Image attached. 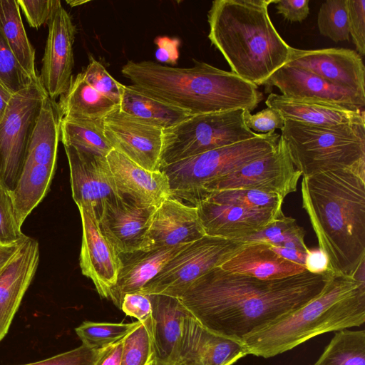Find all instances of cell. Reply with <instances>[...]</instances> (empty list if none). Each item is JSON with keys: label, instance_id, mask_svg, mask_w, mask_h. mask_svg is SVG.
Returning <instances> with one entry per match:
<instances>
[{"label": "cell", "instance_id": "cell-1", "mask_svg": "<svg viewBox=\"0 0 365 365\" xmlns=\"http://www.w3.org/2000/svg\"><path fill=\"white\" fill-rule=\"evenodd\" d=\"M333 272L261 279L216 267L195 280L180 298L210 331L242 342L318 297Z\"/></svg>", "mask_w": 365, "mask_h": 365}, {"label": "cell", "instance_id": "cell-2", "mask_svg": "<svg viewBox=\"0 0 365 365\" xmlns=\"http://www.w3.org/2000/svg\"><path fill=\"white\" fill-rule=\"evenodd\" d=\"M301 192L329 270L355 277L364 269L365 168L303 177Z\"/></svg>", "mask_w": 365, "mask_h": 365}, {"label": "cell", "instance_id": "cell-3", "mask_svg": "<svg viewBox=\"0 0 365 365\" xmlns=\"http://www.w3.org/2000/svg\"><path fill=\"white\" fill-rule=\"evenodd\" d=\"M177 68L128 61L122 74L132 85L191 115L236 109L250 112L263 99L257 86L202 61Z\"/></svg>", "mask_w": 365, "mask_h": 365}, {"label": "cell", "instance_id": "cell-4", "mask_svg": "<svg viewBox=\"0 0 365 365\" xmlns=\"http://www.w3.org/2000/svg\"><path fill=\"white\" fill-rule=\"evenodd\" d=\"M276 0H215L207 13L208 38L231 72L264 85L289 58L292 47L280 36L268 13Z\"/></svg>", "mask_w": 365, "mask_h": 365}, {"label": "cell", "instance_id": "cell-5", "mask_svg": "<svg viewBox=\"0 0 365 365\" xmlns=\"http://www.w3.org/2000/svg\"><path fill=\"white\" fill-rule=\"evenodd\" d=\"M365 322V281L333 272L324 291L282 319L246 336L248 354L270 358L322 334Z\"/></svg>", "mask_w": 365, "mask_h": 365}, {"label": "cell", "instance_id": "cell-6", "mask_svg": "<svg viewBox=\"0 0 365 365\" xmlns=\"http://www.w3.org/2000/svg\"><path fill=\"white\" fill-rule=\"evenodd\" d=\"M281 131L303 177L365 168V123L320 126L285 120Z\"/></svg>", "mask_w": 365, "mask_h": 365}, {"label": "cell", "instance_id": "cell-7", "mask_svg": "<svg viewBox=\"0 0 365 365\" xmlns=\"http://www.w3.org/2000/svg\"><path fill=\"white\" fill-rule=\"evenodd\" d=\"M278 133L259 134L250 140L197 154L161 167L171 196L191 205L207 182L272 151Z\"/></svg>", "mask_w": 365, "mask_h": 365}, {"label": "cell", "instance_id": "cell-8", "mask_svg": "<svg viewBox=\"0 0 365 365\" xmlns=\"http://www.w3.org/2000/svg\"><path fill=\"white\" fill-rule=\"evenodd\" d=\"M245 109L197 114L165 130L160 168L211 150L252 139L259 134L245 123Z\"/></svg>", "mask_w": 365, "mask_h": 365}, {"label": "cell", "instance_id": "cell-9", "mask_svg": "<svg viewBox=\"0 0 365 365\" xmlns=\"http://www.w3.org/2000/svg\"><path fill=\"white\" fill-rule=\"evenodd\" d=\"M242 242L205 235L179 252L138 292L180 298L188 287L237 252Z\"/></svg>", "mask_w": 365, "mask_h": 365}, {"label": "cell", "instance_id": "cell-10", "mask_svg": "<svg viewBox=\"0 0 365 365\" xmlns=\"http://www.w3.org/2000/svg\"><path fill=\"white\" fill-rule=\"evenodd\" d=\"M46 93L39 79L15 93L0 120V182L15 189Z\"/></svg>", "mask_w": 365, "mask_h": 365}, {"label": "cell", "instance_id": "cell-11", "mask_svg": "<svg viewBox=\"0 0 365 365\" xmlns=\"http://www.w3.org/2000/svg\"><path fill=\"white\" fill-rule=\"evenodd\" d=\"M302 175L280 135L270 153L206 183L191 205L204 192L233 189H256L278 194L284 199L296 191Z\"/></svg>", "mask_w": 365, "mask_h": 365}, {"label": "cell", "instance_id": "cell-12", "mask_svg": "<svg viewBox=\"0 0 365 365\" xmlns=\"http://www.w3.org/2000/svg\"><path fill=\"white\" fill-rule=\"evenodd\" d=\"M47 25L48 32L38 79L47 96L56 101L67 91L73 79L76 29L61 3L53 11Z\"/></svg>", "mask_w": 365, "mask_h": 365}, {"label": "cell", "instance_id": "cell-13", "mask_svg": "<svg viewBox=\"0 0 365 365\" xmlns=\"http://www.w3.org/2000/svg\"><path fill=\"white\" fill-rule=\"evenodd\" d=\"M103 126L105 136L114 150L146 170H160L164 130L119 108L104 118Z\"/></svg>", "mask_w": 365, "mask_h": 365}, {"label": "cell", "instance_id": "cell-14", "mask_svg": "<svg viewBox=\"0 0 365 365\" xmlns=\"http://www.w3.org/2000/svg\"><path fill=\"white\" fill-rule=\"evenodd\" d=\"M82 223L79 257L82 274L91 279L99 295L109 299L121 263L115 247L102 232L96 213L91 206L78 205Z\"/></svg>", "mask_w": 365, "mask_h": 365}, {"label": "cell", "instance_id": "cell-15", "mask_svg": "<svg viewBox=\"0 0 365 365\" xmlns=\"http://www.w3.org/2000/svg\"><path fill=\"white\" fill-rule=\"evenodd\" d=\"M248 351L242 342L217 334L190 313L171 361L175 365H232Z\"/></svg>", "mask_w": 365, "mask_h": 365}, {"label": "cell", "instance_id": "cell-16", "mask_svg": "<svg viewBox=\"0 0 365 365\" xmlns=\"http://www.w3.org/2000/svg\"><path fill=\"white\" fill-rule=\"evenodd\" d=\"M68 161L72 197L78 205L92 207L98 217L103 205L123 196L106 157L63 145Z\"/></svg>", "mask_w": 365, "mask_h": 365}, {"label": "cell", "instance_id": "cell-17", "mask_svg": "<svg viewBox=\"0 0 365 365\" xmlns=\"http://www.w3.org/2000/svg\"><path fill=\"white\" fill-rule=\"evenodd\" d=\"M327 82L365 97V67L361 56L343 48L302 50L292 47L287 63Z\"/></svg>", "mask_w": 365, "mask_h": 365}, {"label": "cell", "instance_id": "cell-18", "mask_svg": "<svg viewBox=\"0 0 365 365\" xmlns=\"http://www.w3.org/2000/svg\"><path fill=\"white\" fill-rule=\"evenodd\" d=\"M205 235L197 207L170 196L154 211L140 250L184 245Z\"/></svg>", "mask_w": 365, "mask_h": 365}, {"label": "cell", "instance_id": "cell-19", "mask_svg": "<svg viewBox=\"0 0 365 365\" xmlns=\"http://www.w3.org/2000/svg\"><path fill=\"white\" fill-rule=\"evenodd\" d=\"M156 207L123 195L106 202L98 215L100 228L119 254L140 250Z\"/></svg>", "mask_w": 365, "mask_h": 365}, {"label": "cell", "instance_id": "cell-20", "mask_svg": "<svg viewBox=\"0 0 365 365\" xmlns=\"http://www.w3.org/2000/svg\"><path fill=\"white\" fill-rule=\"evenodd\" d=\"M266 91L274 86L282 96L338 105L351 110H363L365 97L336 86L314 73L297 66L284 65L264 84Z\"/></svg>", "mask_w": 365, "mask_h": 365}, {"label": "cell", "instance_id": "cell-21", "mask_svg": "<svg viewBox=\"0 0 365 365\" xmlns=\"http://www.w3.org/2000/svg\"><path fill=\"white\" fill-rule=\"evenodd\" d=\"M206 235L231 240L256 233L282 216V211L252 210L205 200L194 204Z\"/></svg>", "mask_w": 365, "mask_h": 365}, {"label": "cell", "instance_id": "cell-22", "mask_svg": "<svg viewBox=\"0 0 365 365\" xmlns=\"http://www.w3.org/2000/svg\"><path fill=\"white\" fill-rule=\"evenodd\" d=\"M39 255L38 242L28 237L0 274V341L36 274Z\"/></svg>", "mask_w": 365, "mask_h": 365}, {"label": "cell", "instance_id": "cell-23", "mask_svg": "<svg viewBox=\"0 0 365 365\" xmlns=\"http://www.w3.org/2000/svg\"><path fill=\"white\" fill-rule=\"evenodd\" d=\"M106 158L121 195L156 207L171 196L169 181L163 172L146 170L114 149Z\"/></svg>", "mask_w": 365, "mask_h": 365}, {"label": "cell", "instance_id": "cell-24", "mask_svg": "<svg viewBox=\"0 0 365 365\" xmlns=\"http://www.w3.org/2000/svg\"><path fill=\"white\" fill-rule=\"evenodd\" d=\"M188 245L119 254L121 266L109 299L120 309L125 294L140 292L169 260Z\"/></svg>", "mask_w": 365, "mask_h": 365}, {"label": "cell", "instance_id": "cell-25", "mask_svg": "<svg viewBox=\"0 0 365 365\" xmlns=\"http://www.w3.org/2000/svg\"><path fill=\"white\" fill-rule=\"evenodd\" d=\"M265 104L277 110L284 118L307 124L332 126L344 124L365 123L364 110H351L325 102L299 100L282 95L270 93Z\"/></svg>", "mask_w": 365, "mask_h": 365}, {"label": "cell", "instance_id": "cell-26", "mask_svg": "<svg viewBox=\"0 0 365 365\" xmlns=\"http://www.w3.org/2000/svg\"><path fill=\"white\" fill-rule=\"evenodd\" d=\"M220 267L261 279H282L306 271L304 266L287 260L271 250L269 245L262 242L243 244Z\"/></svg>", "mask_w": 365, "mask_h": 365}, {"label": "cell", "instance_id": "cell-27", "mask_svg": "<svg viewBox=\"0 0 365 365\" xmlns=\"http://www.w3.org/2000/svg\"><path fill=\"white\" fill-rule=\"evenodd\" d=\"M148 295L152 304L151 318L156 359L171 363L184 320L190 312L179 298L164 294Z\"/></svg>", "mask_w": 365, "mask_h": 365}, {"label": "cell", "instance_id": "cell-28", "mask_svg": "<svg viewBox=\"0 0 365 365\" xmlns=\"http://www.w3.org/2000/svg\"><path fill=\"white\" fill-rule=\"evenodd\" d=\"M119 109L123 113L163 130L171 128L191 115L155 98L138 88L120 85Z\"/></svg>", "mask_w": 365, "mask_h": 365}, {"label": "cell", "instance_id": "cell-29", "mask_svg": "<svg viewBox=\"0 0 365 365\" xmlns=\"http://www.w3.org/2000/svg\"><path fill=\"white\" fill-rule=\"evenodd\" d=\"M61 118L58 103L46 95L30 138L24 165H56Z\"/></svg>", "mask_w": 365, "mask_h": 365}, {"label": "cell", "instance_id": "cell-30", "mask_svg": "<svg viewBox=\"0 0 365 365\" xmlns=\"http://www.w3.org/2000/svg\"><path fill=\"white\" fill-rule=\"evenodd\" d=\"M58 103L61 118H104L119 106L93 89L81 73L73 78Z\"/></svg>", "mask_w": 365, "mask_h": 365}, {"label": "cell", "instance_id": "cell-31", "mask_svg": "<svg viewBox=\"0 0 365 365\" xmlns=\"http://www.w3.org/2000/svg\"><path fill=\"white\" fill-rule=\"evenodd\" d=\"M0 33L24 71L37 79L35 50L26 35L17 0H0Z\"/></svg>", "mask_w": 365, "mask_h": 365}, {"label": "cell", "instance_id": "cell-32", "mask_svg": "<svg viewBox=\"0 0 365 365\" xmlns=\"http://www.w3.org/2000/svg\"><path fill=\"white\" fill-rule=\"evenodd\" d=\"M103 120L62 118L60 140L63 145L106 157L113 148L105 136Z\"/></svg>", "mask_w": 365, "mask_h": 365}, {"label": "cell", "instance_id": "cell-33", "mask_svg": "<svg viewBox=\"0 0 365 365\" xmlns=\"http://www.w3.org/2000/svg\"><path fill=\"white\" fill-rule=\"evenodd\" d=\"M314 365H365V331L336 332Z\"/></svg>", "mask_w": 365, "mask_h": 365}, {"label": "cell", "instance_id": "cell-34", "mask_svg": "<svg viewBox=\"0 0 365 365\" xmlns=\"http://www.w3.org/2000/svg\"><path fill=\"white\" fill-rule=\"evenodd\" d=\"M202 200L252 210L282 211L284 198L278 194L256 189H233L204 192L194 204Z\"/></svg>", "mask_w": 365, "mask_h": 365}, {"label": "cell", "instance_id": "cell-35", "mask_svg": "<svg viewBox=\"0 0 365 365\" xmlns=\"http://www.w3.org/2000/svg\"><path fill=\"white\" fill-rule=\"evenodd\" d=\"M155 361L152 318L137 321L123 338L120 365H153Z\"/></svg>", "mask_w": 365, "mask_h": 365}, {"label": "cell", "instance_id": "cell-36", "mask_svg": "<svg viewBox=\"0 0 365 365\" xmlns=\"http://www.w3.org/2000/svg\"><path fill=\"white\" fill-rule=\"evenodd\" d=\"M304 236V228L297 225L296 220L283 215L259 232L235 240L243 244L262 242L284 247L292 242L305 245Z\"/></svg>", "mask_w": 365, "mask_h": 365}, {"label": "cell", "instance_id": "cell-37", "mask_svg": "<svg viewBox=\"0 0 365 365\" xmlns=\"http://www.w3.org/2000/svg\"><path fill=\"white\" fill-rule=\"evenodd\" d=\"M86 321L75 329L82 344L100 349L122 339L136 324Z\"/></svg>", "mask_w": 365, "mask_h": 365}, {"label": "cell", "instance_id": "cell-38", "mask_svg": "<svg viewBox=\"0 0 365 365\" xmlns=\"http://www.w3.org/2000/svg\"><path fill=\"white\" fill-rule=\"evenodd\" d=\"M317 24L320 34L334 42L349 41V29L346 0H327L320 6Z\"/></svg>", "mask_w": 365, "mask_h": 365}, {"label": "cell", "instance_id": "cell-39", "mask_svg": "<svg viewBox=\"0 0 365 365\" xmlns=\"http://www.w3.org/2000/svg\"><path fill=\"white\" fill-rule=\"evenodd\" d=\"M21 228L11 191L0 182V243L5 245L25 240L28 236Z\"/></svg>", "mask_w": 365, "mask_h": 365}, {"label": "cell", "instance_id": "cell-40", "mask_svg": "<svg viewBox=\"0 0 365 365\" xmlns=\"http://www.w3.org/2000/svg\"><path fill=\"white\" fill-rule=\"evenodd\" d=\"M36 80L24 71L0 33V81L15 93Z\"/></svg>", "mask_w": 365, "mask_h": 365}, {"label": "cell", "instance_id": "cell-41", "mask_svg": "<svg viewBox=\"0 0 365 365\" xmlns=\"http://www.w3.org/2000/svg\"><path fill=\"white\" fill-rule=\"evenodd\" d=\"M81 73L85 81L93 89L115 104L120 105L121 83L107 71L101 62L91 56L88 65Z\"/></svg>", "mask_w": 365, "mask_h": 365}, {"label": "cell", "instance_id": "cell-42", "mask_svg": "<svg viewBox=\"0 0 365 365\" xmlns=\"http://www.w3.org/2000/svg\"><path fill=\"white\" fill-rule=\"evenodd\" d=\"M349 35L359 55H365V0H346Z\"/></svg>", "mask_w": 365, "mask_h": 365}, {"label": "cell", "instance_id": "cell-43", "mask_svg": "<svg viewBox=\"0 0 365 365\" xmlns=\"http://www.w3.org/2000/svg\"><path fill=\"white\" fill-rule=\"evenodd\" d=\"M100 349H91L83 344L38 361L21 365H94Z\"/></svg>", "mask_w": 365, "mask_h": 365}, {"label": "cell", "instance_id": "cell-44", "mask_svg": "<svg viewBox=\"0 0 365 365\" xmlns=\"http://www.w3.org/2000/svg\"><path fill=\"white\" fill-rule=\"evenodd\" d=\"M245 125L253 132L259 134L274 133L276 129H282L284 118L276 110L263 109L255 114L246 110L244 114Z\"/></svg>", "mask_w": 365, "mask_h": 365}, {"label": "cell", "instance_id": "cell-45", "mask_svg": "<svg viewBox=\"0 0 365 365\" xmlns=\"http://www.w3.org/2000/svg\"><path fill=\"white\" fill-rule=\"evenodd\" d=\"M30 26L38 29L47 24L53 11L61 3L58 0H17Z\"/></svg>", "mask_w": 365, "mask_h": 365}, {"label": "cell", "instance_id": "cell-46", "mask_svg": "<svg viewBox=\"0 0 365 365\" xmlns=\"http://www.w3.org/2000/svg\"><path fill=\"white\" fill-rule=\"evenodd\" d=\"M120 309L128 316L144 322L151 317L152 304L148 294L141 292L125 294L123 298Z\"/></svg>", "mask_w": 365, "mask_h": 365}, {"label": "cell", "instance_id": "cell-47", "mask_svg": "<svg viewBox=\"0 0 365 365\" xmlns=\"http://www.w3.org/2000/svg\"><path fill=\"white\" fill-rule=\"evenodd\" d=\"M309 0H276L278 14L291 22H302L309 13Z\"/></svg>", "mask_w": 365, "mask_h": 365}, {"label": "cell", "instance_id": "cell-48", "mask_svg": "<svg viewBox=\"0 0 365 365\" xmlns=\"http://www.w3.org/2000/svg\"><path fill=\"white\" fill-rule=\"evenodd\" d=\"M158 46L155 57L162 63L175 64L179 58L180 40L175 38L159 36L155 39Z\"/></svg>", "mask_w": 365, "mask_h": 365}, {"label": "cell", "instance_id": "cell-49", "mask_svg": "<svg viewBox=\"0 0 365 365\" xmlns=\"http://www.w3.org/2000/svg\"><path fill=\"white\" fill-rule=\"evenodd\" d=\"M304 267L313 274H323L329 270L327 255L319 248L308 250Z\"/></svg>", "mask_w": 365, "mask_h": 365}, {"label": "cell", "instance_id": "cell-50", "mask_svg": "<svg viewBox=\"0 0 365 365\" xmlns=\"http://www.w3.org/2000/svg\"><path fill=\"white\" fill-rule=\"evenodd\" d=\"M123 339L100 349L94 365H120Z\"/></svg>", "mask_w": 365, "mask_h": 365}, {"label": "cell", "instance_id": "cell-51", "mask_svg": "<svg viewBox=\"0 0 365 365\" xmlns=\"http://www.w3.org/2000/svg\"><path fill=\"white\" fill-rule=\"evenodd\" d=\"M269 247L271 250L274 251L276 253L287 260L299 264L304 267L307 252H306L298 250L286 248L280 246L269 245Z\"/></svg>", "mask_w": 365, "mask_h": 365}, {"label": "cell", "instance_id": "cell-52", "mask_svg": "<svg viewBox=\"0 0 365 365\" xmlns=\"http://www.w3.org/2000/svg\"><path fill=\"white\" fill-rule=\"evenodd\" d=\"M25 240L18 243L2 245L0 247V274L16 255Z\"/></svg>", "mask_w": 365, "mask_h": 365}, {"label": "cell", "instance_id": "cell-53", "mask_svg": "<svg viewBox=\"0 0 365 365\" xmlns=\"http://www.w3.org/2000/svg\"><path fill=\"white\" fill-rule=\"evenodd\" d=\"M14 94L0 81V120L4 115Z\"/></svg>", "mask_w": 365, "mask_h": 365}, {"label": "cell", "instance_id": "cell-54", "mask_svg": "<svg viewBox=\"0 0 365 365\" xmlns=\"http://www.w3.org/2000/svg\"><path fill=\"white\" fill-rule=\"evenodd\" d=\"M88 1H81V0H69L66 1V3L69 4L71 7L81 6L86 3H88Z\"/></svg>", "mask_w": 365, "mask_h": 365}, {"label": "cell", "instance_id": "cell-55", "mask_svg": "<svg viewBox=\"0 0 365 365\" xmlns=\"http://www.w3.org/2000/svg\"><path fill=\"white\" fill-rule=\"evenodd\" d=\"M153 365H175L173 364H171V363H167V362H163V361H158L156 359L155 364Z\"/></svg>", "mask_w": 365, "mask_h": 365}, {"label": "cell", "instance_id": "cell-56", "mask_svg": "<svg viewBox=\"0 0 365 365\" xmlns=\"http://www.w3.org/2000/svg\"><path fill=\"white\" fill-rule=\"evenodd\" d=\"M2 246V245L0 243V247Z\"/></svg>", "mask_w": 365, "mask_h": 365}]
</instances>
